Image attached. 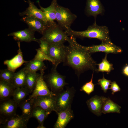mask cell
Listing matches in <instances>:
<instances>
[{"instance_id":"8d00e7d4","label":"cell","mask_w":128,"mask_h":128,"mask_svg":"<svg viewBox=\"0 0 128 128\" xmlns=\"http://www.w3.org/2000/svg\"><path fill=\"white\" fill-rule=\"evenodd\" d=\"M37 128H45L46 127H44L43 125H39L37 127Z\"/></svg>"},{"instance_id":"7a4b0ae2","label":"cell","mask_w":128,"mask_h":128,"mask_svg":"<svg viewBox=\"0 0 128 128\" xmlns=\"http://www.w3.org/2000/svg\"><path fill=\"white\" fill-rule=\"evenodd\" d=\"M65 32L68 36H72L81 38H95L100 40L102 42H112L109 36V31L108 27L105 26L98 25L95 21L86 30L77 31L70 28Z\"/></svg>"},{"instance_id":"e575fe53","label":"cell","mask_w":128,"mask_h":128,"mask_svg":"<svg viewBox=\"0 0 128 128\" xmlns=\"http://www.w3.org/2000/svg\"><path fill=\"white\" fill-rule=\"evenodd\" d=\"M109 89L112 91V95L114 94L116 92L120 91L121 90L120 87L115 81L111 82L110 86Z\"/></svg>"},{"instance_id":"7c38bea8","label":"cell","mask_w":128,"mask_h":128,"mask_svg":"<svg viewBox=\"0 0 128 128\" xmlns=\"http://www.w3.org/2000/svg\"><path fill=\"white\" fill-rule=\"evenodd\" d=\"M21 20L27 24L28 27L42 35L50 26L42 20L33 17L24 16Z\"/></svg>"},{"instance_id":"4dcf8cb0","label":"cell","mask_w":128,"mask_h":128,"mask_svg":"<svg viewBox=\"0 0 128 128\" xmlns=\"http://www.w3.org/2000/svg\"><path fill=\"white\" fill-rule=\"evenodd\" d=\"M37 53L33 59L37 60L43 61L47 60L51 62L53 65L55 64L54 61L48 56L44 53L40 48L36 49Z\"/></svg>"},{"instance_id":"44dd1931","label":"cell","mask_w":128,"mask_h":128,"mask_svg":"<svg viewBox=\"0 0 128 128\" xmlns=\"http://www.w3.org/2000/svg\"><path fill=\"white\" fill-rule=\"evenodd\" d=\"M15 88L12 83L0 80V101L10 98Z\"/></svg>"},{"instance_id":"2e32d148","label":"cell","mask_w":128,"mask_h":128,"mask_svg":"<svg viewBox=\"0 0 128 128\" xmlns=\"http://www.w3.org/2000/svg\"><path fill=\"white\" fill-rule=\"evenodd\" d=\"M106 97L95 96L88 99L86 101L90 110L97 116H100L102 113L103 105Z\"/></svg>"},{"instance_id":"1f68e13d","label":"cell","mask_w":128,"mask_h":128,"mask_svg":"<svg viewBox=\"0 0 128 128\" xmlns=\"http://www.w3.org/2000/svg\"><path fill=\"white\" fill-rule=\"evenodd\" d=\"M93 72L90 81L86 83L81 87L80 89V91H84L88 95H90L93 92L94 90L95 85L93 82Z\"/></svg>"},{"instance_id":"ba28073f","label":"cell","mask_w":128,"mask_h":128,"mask_svg":"<svg viewBox=\"0 0 128 128\" xmlns=\"http://www.w3.org/2000/svg\"><path fill=\"white\" fill-rule=\"evenodd\" d=\"M0 105V124L16 114L18 104L10 98L1 101Z\"/></svg>"},{"instance_id":"4fadbf2b","label":"cell","mask_w":128,"mask_h":128,"mask_svg":"<svg viewBox=\"0 0 128 128\" xmlns=\"http://www.w3.org/2000/svg\"><path fill=\"white\" fill-rule=\"evenodd\" d=\"M35 31L28 27L23 30L14 32L8 34V36L13 37L14 40L18 41L29 42L34 41L39 43V39L36 38L35 36Z\"/></svg>"},{"instance_id":"ac0fdd59","label":"cell","mask_w":128,"mask_h":128,"mask_svg":"<svg viewBox=\"0 0 128 128\" xmlns=\"http://www.w3.org/2000/svg\"><path fill=\"white\" fill-rule=\"evenodd\" d=\"M17 44L18 47L17 54L11 59L6 60L4 62V64L6 65L8 69L14 72L17 68L23 64L26 63L29 61H25L23 59L20 42L18 41Z\"/></svg>"},{"instance_id":"83f0119b","label":"cell","mask_w":128,"mask_h":128,"mask_svg":"<svg viewBox=\"0 0 128 128\" xmlns=\"http://www.w3.org/2000/svg\"><path fill=\"white\" fill-rule=\"evenodd\" d=\"M30 93L29 90L25 87L16 88L13 92V99L18 105Z\"/></svg>"},{"instance_id":"7402d4cb","label":"cell","mask_w":128,"mask_h":128,"mask_svg":"<svg viewBox=\"0 0 128 128\" xmlns=\"http://www.w3.org/2000/svg\"><path fill=\"white\" fill-rule=\"evenodd\" d=\"M18 106L21 110V115L29 120L31 118L32 110L34 107L32 99L29 100L25 99L21 102Z\"/></svg>"},{"instance_id":"6da1fadb","label":"cell","mask_w":128,"mask_h":128,"mask_svg":"<svg viewBox=\"0 0 128 128\" xmlns=\"http://www.w3.org/2000/svg\"><path fill=\"white\" fill-rule=\"evenodd\" d=\"M67 41L69 45L66 46V54L64 65L72 68L78 77L81 73L87 70L97 72L96 62L85 46L79 44L76 37L72 36L69 37Z\"/></svg>"},{"instance_id":"cb8c5ba5","label":"cell","mask_w":128,"mask_h":128,"mask_svg":"<svg viewBox=\"0 0 128 128\" xmlns=\"http://www.w3.org/2000/svg\"><path fill=\"white\" fill-rule=\"evenodd\" d=\"M39 74L27 70L24 87L29 90L30 93L33 91Z\"/></svg>"},{"instance_id":"f1b7e54d","label":"cell","mask_w":128,"mask_h":128,"mask_svg":"<svg viewBox=\"0 0 128 128\" xmlns=\"http://www.w3.org/2000/svg\"><path fill=\"white\" fill-rule=\"evenodd\" d=\"M107 54L106 53L105 57L102 59V61L100 63L97 64L98 66L97 72H106L108 74L112 70L114 69L113 65L107 59Z\"/></svg>"},{"instance_id":"30bf717a","label":"cell","mask_w":128,"mask_h":128,"mask_svg":"<svg viewBox=\"0 0 128 128\" xmlns=\"http://www.w3.org/2000/svg\"><path fill=\"white\" fill-rule=\"evenodd\" d=\"M54 96H39L32 98L34 106H38L47 112L53 111L56 112Z\"/></svg>"},{"instance_id":"836d02e7","label":"cell","mask_w":128,"mask_h":128,"mask_svg":"<svg viewBox=\"0 0 128 128\" xmlns=\"http://www.w3.org/2000/svg\"><path fill=\"white\" fill-rule=\"evenodd\" d=\"M40 48L45 54L47 55L49 44L46 42L39 39Z\"/></svg>"},{"instance_id":"d6986e66","label":"cell","mask_w":128,"mask_h":128,"mask_svg":"<svg viewBox=\"0 0 128 128\" xmlns=\"http://www.w3.org/2000/svg\"><path fill=\"white\" fill-rule=\"evenodd\" d=\"M104 9L100 0H87L85 11L88 16H92L95 18L101 14Z\"/></svg>"},{"instance_id":"d590c367","label":"cell","mask_w":128,"mask_h":128,"mask_svg":"<svg viewBox=\"0 0 128 128\" xmlns=\"http://www.w3.org/2000/svg\"><path fill=\"white\" fill-rule=\"evenodd\" d=\"M123 74L128 77V64H126L123 67L122 70Z\"/></svg>"},{"instance_id":"277c9868","label":"cell","mask_w":128,"mask_h":128,"mask_svg":"<svg viewBox=\"0 0 128 128\" xmlns=\"http://www.w3.org/2000/svg\"><path fill=\"white\" fill-rule=\"evenodd\" d=\"M57 68L53 66L50 73L44 76L48 87L55 94L63 90L65 86L68 84L65 82V77L57 72Z\"/></svg>"},{"instance_id":"52a82bcc","label":"cell","mask_w":128,"mask_h":128,"mask_svg":"<svg viewBox=\"0 0 128 128\" xmlns=\"http://www.w3.org/2000/svg\"><path fill=\"white\" fill-rule=\"evenodd\" d=\"M66 54V46L63 43L49 44L48 55L54 61V66L56 67L65 60Z\"/></svg>"},{"instance_id":"e0dca14e","label":"cell","mask_w":128,"mask_h":128,"mask_svg":"<svg viewBox=\"0 0 128 128\" xmlns=\"http://www.w3.org/2000/svg\"><path fill=\"white\" fill-rule=\"evenodd\" d=\"M57 114L58 117L54 126V128H64L74 117L71 106Z\"/></svg>"},{"instance_id":"484cf974","label":"cell","mask_w":128,"mask_h":128,"mask_svg":"<svg viewBox=\"0 0 128 128\" xmlns=\"http://www.w3.org/2000/svg\"><path fill=\"white\" fill-rule=\"evenodd\" d=\"M24 67L28 71L34 72L44 71L46 68L43 61L33 59L25 63Z\"/></svg>"},{"instance_id":"9a60e30c","label":"cell","mask_w":128,"mask_h":128,"mask_svg":"<svg viewBox=\"0 0 128 128\" xmlns=\"http://www.w3.org/2000/svg\"><path fill=\"white\" fill-rule=\"evenodd\" d=\"M28 121L22 115L16 114L1 123V127L4 128H27Z\"/></svg>"},{"instance_id":"9c48e42d","label":"cell","mask_w":128,"mask_h":128,"mask_svg":"<svg viewBox=\"0 0 128 128\" xmlns=\"http://www.w3.org/2000/svg\"><path fill=\"white\" fill-rule=\"evenodd\" d=\"M36 84L32 94L27 99L29 100L39 96H54L56 94L50 90L44 78V71H40Z\"/></svg>"},{"instance_id":"d6a6232c","label":"cell","mask_w":128,"mask_h":128,"mask_svg":"<svg viewBox=\"0 0 128 128\" xmlns=\"http://www.w3.org/2000/svg\"><path fill=\"white\" fill-rule=\"evenodd\" d=\"M111 82V80L105 79L103 75L102 78L98 80L97 84L100 85L101 89L104 92L106 93L109 89V86L110 85Z\"/></svg>"},{"instance_id":"603a6c76","label":"cell","mask_w":128,"mask_h":128,"mask_svg":"<svg viewBox=\"0 0 128 128\" xmlns=\"http://www.w3.org/2000/svg\"><path fill=\"white\" fill-rule=\"evenodd\" d=\"M27 72L24 67L16 73L12 83L15 88L24 87Z\"/></svg>"},{"instance_id":"4316f807","label":"cell","mask_w":128,"mask_h":128,"mask_svg":"<svg viewBox=\"0 0 128 128\" xmlns=\"http://www.w3.org/2000/svg\"><path fill=\"white\" fill-rule=\"evenodd\" d=\"M50 114L39 106H35L32 110L31 117L36 118L39 124L43 125L45 120Z\"/></svg>"},{"instance_id":"d4e9b609","label":"cell","mask_w":128,"mask_h":128,"mask_svg":"<svg viewBox=\"0 0 128 128\" xmlns=\"http://www.w3.org/2000/svg\"><path fill=\"white\" fill-rule=\"evenodd\" d=\"M121 108L120 106L110 98H106L103 105L102 113L105 114L112 113H120Z\"/></svg>"},{"instance_id":"f546056e","label":"cell","mask_w":128,"mask_h":128,"mask_svg":"<svg viewBox=\"0 0 128 128\" xmlns=\"http://www.w3.org/2000/svg\"><path fill=\"white\" fill-rule=\"evenodd\" d=\"M16 73L7 68L0 71V80L12 83Z\"/></svg>"},{"instance_id":"5bb4252c","label":"cell","mask_w":128,"mask_h":128,"mask_svg":"<svg viewBox=\"0 0 128 128\" xmlns=\"http://www.w3.org/2000/svg\"><path fill=\"white\" fill-rule=\"evenodd\" d=\"M27 2L28 4V7L25 11L20 12L19 15L21 16H31L37 18L43 21L50 26L43 12L41 9L38 8L34 5V2L30 0H27Z\"/></svg>"},{"instance_id":"3957f363","label":"cell","mask_w":128,"mask_h":128,"mask_svg":"<svg viewBox=\"0 0 128 128\" xmlns=\"http://www.w3.org/2000/svg\"><path fill=\"white\" fill-rule=\"evenodd\" d=\"M69 37L65 31L56 23L51 25L46 29L40 39L49 44L63 43L67 41Z\"/></svg>"},{"instance_id":"5b68a950","label":"cell","mask_w":128,"mask_h":128,"mask_svg":"<svg viewBox=\"0 0 128 128\" xmlns=\"http://www.w3.org/2000/svg\"><path fill=\"white\" fill-rule=\"evenodd\" d=\"M75 91L73 87H67L54 96L57 113L71 106Z\"/></svg>"},{"instance_id":"ffe728a7","label":"cell","mask_w":128,"mask_h":128,"mask_svg":"<svg viewBox=\"0 0 128 128\" xmlns=\"http://www.w3.org/2000/svg\"><path fill=\"white\" fill-rule=\"evenodd\" d=\"M38 3L40 9L44 12L50 25H51L56 23L54 21L56 19V10L58 4L57 0H52L50 6L46 8L41 6L39 1Z\"/></svg>"},{"instance_id":"8992f818","label":"cell","mask_w":128,"mask_h":128,"mask_svg":"<svg viewBox=\"0 0 128 128\" xmlns=\"http://www.w3.org/2000/svg\"><path fill=\"white\" fill-rule=\"evenodd\" d=\"M56 17L58 25L65 31L71 28V24L77 18L69 9L58 4L56 8Z\"/></svg>"},{"instance_id":"8fae6325","label":"cell","mask_w":128,"mask_h":128,"mask_svg":"<svg viewBox=\"0 0 128 128\" xmlns=\"http://www.w3.org/2000/svg\"><path fill=\"white\" fill-rule=\"evenodd\" d=\"M85 47L91 54L98 52H103L107 54H117L121 53L122 51L120 48L114 45L112 42H102L99 45L85 46Z\"/></svg>"}]
</instances>
